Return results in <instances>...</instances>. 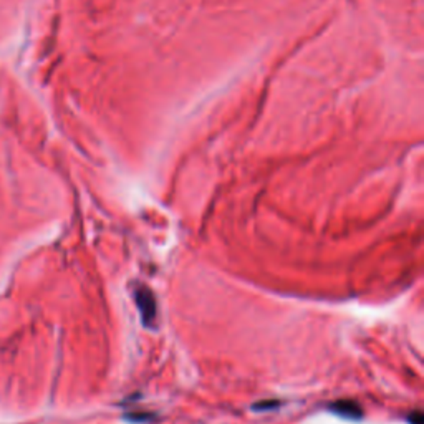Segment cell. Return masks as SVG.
Wrapping results in <instances>:
<instances>
[{"instance_id":"obj_1","label":"cell","mask_w":424,"mask_h":424,"mask_svg":"<svg viewBox=\"0 0 424 424\" xmlns=\"http://www.w3.org/2000/svg\"><path fill=\"white\" fill-rule=\"evenodd\" d=\"M135 300L138 305V310L141 313V320L145 326H151L154 324L156 315H158V307H156V298L153 292L147 287H140L135 289Z\"/></svg>"},{"instance_id":"obj_2","label":"cell","mask_w":424,"mask_h":424,"mask_svg":"<svg viewBox=\"0 0 424 424\" xmlns=\"http://www.w3.org/2000/svg\"><path fill=\"white\" fill-rule=\"evenodd\" d=\"M330 411L338 414L340 418H345V419H362L363 418L362 406L352 399L335 401V403H331Z\"/></svg>"},{"instance_id":"obj_3","label":"cell","mask_w":424,"mask_h":424,"mask_svg":"<svg viewBox=\"0 0 424 424\" xmlns=\"http://www.w3.org/2000/svg\"><path fill=\"white\" fill-rule=\"evenodd\" d=\"M279 401H259L252 406L253 411H267V409H274L279 406Z\"/></svg>"},{"instance_id":"obj_4","label":"cell","mask_w":424,"mask_h":424,"mask_svg":"<svg viewBox=\"0 0 424 424\" xmlns=\"http://www.w3.org/2000/svg\"><path fill=\"white\" fill-rule=\"evenodd\" d=\"M147 416H150V414H146V413H131V414H126L124 418L130 419V421H135V423H138V421L145 423V421H147V419H150Z\"/></svg>"},{"instance_id":"obj_5","label":"cell","mask_w":424,"mask_h":424,"mask_svg":"<svg viewBox=\"0 0 424 424\" xmlns=\"http://www.w3.org/2000/svg\"><path fill=\"white\" fill-rule=\"evenodd\" d=\"M408 423L409 424H423V413L421 411H414L408 416Z\"/></svg>"}]
</instances>
